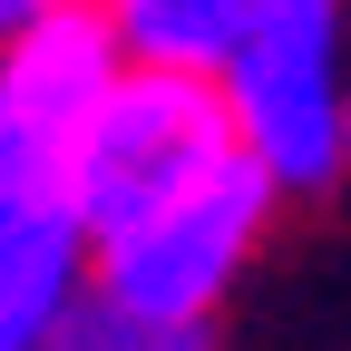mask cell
Instances as JSON below:
<instances>
[{
    "mask_svg": "<svg viewBox=\"0 0 351 351\" xmlns=\"http://www.w3.org/2000/svg\"><path fill=\"white\" fill-rule=\"evenodd\" d=\"M225 156H244L234 137V108L215 69H156V59H127V78L108 88L98 127L78 147V225L108 234V225H137L147 205L205 186Z\"/></svg>",
    "mask_w": 351,
    "mask_h": 351,
    "instance_id": "3",
    "label": "cell"
},
{
    "mask_svg": "<svg viewBox=\"0 0 351 351\" xmlns=\"http://www.w3.org/2000/svg\"><path fill=\"white\" fill-rule=\"evenodd\" d=\"M88 293V225L69 186L0 176V351H39L59 313Z\"/></svg>",
    "mask_w": 351,
    "mask_h": 351,
    "instance_id": "5",
    "label": "cell"
},
{
    "mask_svg": "<svg viewBox=\"0 0 351 351\" xmlns=\"http://www.w3.org/2000/svg\"><path fill=\"white\" fill-rule=\"evenodd\" d=\"M49 10H59V0H0V39H20L29 20H49Z\"/></svg>",
    "mask_w": 351,
    "mask_h": 351,
    "instance_id": "8",
    "label": "cell"
},
{
    "mask_svg": "<svg viewBox=\"0 0 351 351\" xmlns=\"http://www.w3.org/2000/svg\"><path fill=\"white\" fill-rule=\"evenodd\" d=\"M117 78H127V39L108 29L98 0H59L49 20L0 39V176L78 195V147Z\"/></svg>",
    "mask_w": 351,
    "mask_h": 351,
    "instance_id": "4",
    "label": "cell"
},
{
    "mask_svg": "<svg viewBox=\"0 0 351 351\" xmlns=\"http://www.w3.org/2000/svg\"><path fill=\"white\" fill-rule=\"evenodd\" d=\"M39 351H215V322H166V313H137V302L88 283Z\"/></svg>",
    "mask_w": 351,
    "mask_h": 351,
    "instance_id": "7",
    "label": "cell"
},
{
    "mask_svg": "<svg viewBox=\"0 0 351 351\" xmlns=\"http://www.w3.org/2000/svg\"><path fill=\"white\" fill-rule=\"evenodd\" d=\"M234 137L283 195H322L351 166V78H341V0H254L234 49L215 59Z\"/></svg>",
    "mask_w": 351,
    "mask_h": 351,
    "instance_id": "1",
    "label": "cell"
},
{
    "mask_svg": "<svg viewBox=\"0 0 351 351\" xmlns=\"http://www.w3.org/2000/svg\"><path fill=\"white\" fill-rule=\"evenodd\" d=\"M274 205H283V186L244 147V156L215 166L205 186L147 205L137 225L88 234V283L117 293V302H137V313H166V322H215L225 293H234V274L254 263L263 225H274Z\"/></svg>",
    "mask_w": 351,
    "mask_h": 351,
    "instance_id": "2",
    "label": "cell"
},
{
    "mask_svg": "<svg viewBox=\"0 0 351 351\" xmlns=\"http://www.w3.org/2000/svg\"><path fill=\"white\" fill-rule=\"evenodd\" d=\"M108 29L127 39V59H156V69H215L234 49V29L254 0H98Z\"/></svg>",
    "mask_w": 351,
    "mask_h": 351,
    "instance_id": "6",
    "label": "cell"
}]
</instances>
